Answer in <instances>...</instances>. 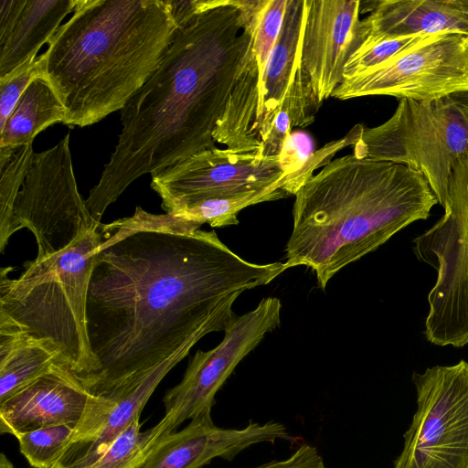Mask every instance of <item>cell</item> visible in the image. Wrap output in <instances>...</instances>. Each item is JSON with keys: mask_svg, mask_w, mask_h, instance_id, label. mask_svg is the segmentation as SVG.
<instances>
[{"mask_svg": "<svg viewBox=\"0 0 468 468\" xmlns=\"http://www.w3.org/2000/svg\"><path fill=\"white\" fill-rule=\"evenodd\" d=\"M200 227L141 207L100 225L104 240L86 302L95 367L81 383L90 394H109L182 346L224 332L241 293L288 269L248 261Z\"/></svg>", "mask_w": 468, "mask_h": 468, "instance_id": "6da1fadb", "label": "cell"}, {"mask_svg": "<svg viewBox=\"0 0 468 468\" xmlns=\"http://www.w3.org/2000/svg\"><path fill=\"white\" fill-rule=\"evenodd\" d=\"M250 46L233 0H214L176 28L157 69L121 111L118 143L84 200L96 223L143 175L216 148L213 133Z\"/></svg>", "mask_w": 468, "mask_h": 468, "instance_id": "7a4b0ae2", "label": "cell"}, {"mask_svg": "<svg viewBox=\"0 0 468 468\" xmlns=\"http://www.w3.org/2000/svg\"><path fill=\"white\" fill-rule=\"evenodd\" d=\"M436 204L423 175L410 166L353 154L336 158L295 195L285 263L311 269L324 290L343 268L427 219Z\"/></svg>", "mask_w": 468, "mask_h": 468, "instance_id": "3957f363", "label": "cell"}, {"mask_svg": "<svg viewBox=\"0 0 468 468\" xmlns=\"http://www.w3.org/2000/svg\"><path fill=\"white\" fill-rule=\"evenodd\" d=\"M176 26L165 0H79L48 43L45 77L85 127L122 111L157 69Z\"/></svg>", "mask_w": 468, "mask_h": 468, "instance_id": "277c9868", "label": "cell"}, {"mask_svg": "<svg viewBox=\"0 0 468 468\" xmlns=\"http://www.w3.org/2000/svg\"><path fill=\"white\" fill-rule=\"evenodd\" d=\"M102 241L90 229L67 249L25 263L10 279L12 267L1 268L0 313L26 335L58 353L61 363L82 382L95 361L87 332L86 302L90 273Z\"/></svg>", "mask_w": 468, "mask_h": 468, "instance_id": "5b68a950", "label": "cell"}, {"mask_svg": "<svg viewBox=\"0 0 468 468\" xmlns=\"http://www.w3.org/2000/svg\"><path fill=\"white\" fill-rule=\"evenodd\" d=\"M463 94L433 101L399 100L382 124L363 127L353 154L405 165L420 172L442 207L454 163L468 152Z\"/></svg>", "mask_w": 468, "mask_h": 468, "instance_id": "8992f818", "label": "cell"}, {"mask_svg": "<svg viewBox=\"0 0 468 468\" xmlns=\"http://www.w3.org/2000/svg\"><path fill=\"white\" fill-rule=\"evenodd\" d=\"M441 217L412 239V251L436 271L428 293L427 341L439 346L468 344V152L453 165Z\"/></svg>", "mask_w": 468, "mask_h": 468, "instance_id": "52a82bcc", "label": "cell"}, {"mask_svg": "<svg viewBox=\"0 0 468 468\" xmlns=\"http://www.w3.org/2000/svg\"><path fill=\"white\" fill-rule=\"evenodd\" d=\"M100 225L79 193L68 133L53 147L34 153L7 230L0 239V252L4 253L10 237L24 228L35 236L36 258L41 259L67 249Z\"/></svg>", "mask_w": 468, "mask_h": 468, "instance_id": "ba28073f", "label": "cell"}, {"mask_svg": "<svg viewBox=\"0 0 468 468\" xmlns=\"http://www.w3.org/2000/svg\"><path fill=\"white\" fill-rule=\"evenodd\" d=\"M417 410L392 468H468V362L412 374Z\"/></svg>", "mask_w": 468, "mask_h": 468, "instance_id": "9c48e42d", "label": "cell"}, {"mask_svg": "<svg viewBox=\"0 0 468 468\" xmlns=\"http://www.w3.org/2000/svg\"><path fill=\"white\" fill-rule=\"evenodd\" d=\"M281 312L279 298L265 297L253 310L233 319L216 347L196 352L182 380L163 398L164 417L144 431L145 455L160 439L176 431L186 420L211 412L217 392L235 367L268 333L280 326Z\"/></svg>", "mask_w": 468, "mask_h": 468, "instance_id": "30bf717a", "label": "cell"}, {"mask_svg": "<svg viewBox=\"0 0 468 468\" xmlns=\"http://www.w3.org/2000/svg\"><path fill=\"white\" fill-rule=\"evenodd\" d=\"M468 94V35L427 34L384 63L344 80L333 92L339 100L386 95L433 101Z\"/></svg>", "mask_w": 468, "mask_h": 468, "instance_id": "8fae6325", "label": "cell"}, {"mask_svg": "<svg viewBox=\"0 0 468 468\" xmlns=\"http://www.w3.org/2000/svg\"><path fill=\"white\" fill-rule=\"evenodd\" d=\"M151 187L167 214L207 199L224 198L263 189L287 176L280 156L261 151L242 153L229 148L204 150L151 174Z\"/></svg>", "mask_w": 468, "mask_h": 468, "instance_id": "7c38bea8", "label": "cell"}, {"mask_svg": "<svg viewBox=\"0 0 468 468\" xmlns=\"http://www.w3.org/2000/svg\"><path fill=\"white\" fill-rule=\"evenodd\" d=\"M288 0H234L242 27L250 33V48L239 66L232 92L213 139L227 148L260 151L255 136L260 87L279 35Z\"/></svg>", "mask_w": 468, "mask_h": 468, "instance_id": "4fadbf2b", "label": "cell"}, {"mask_svg": "<svg viewBox=\"0 0 468 468\" xmlns=\"http://www.w3.org/2000/svg\"><path fill=\"white\" fill-rule=\"evenodd\" d=\"M359 0H304L300 45L303 77L320 104L344 81V69L364 40Z\"/></svg>", "mask_w": 468, "mask_h": 468, "instance_id": "5bb4252c", "label": "cell"}, {"mask_svg": "<svg viewBox=\"0 0 468 468\" xmlns=\"http://www.w3.org/2000/svg\"><path fill=\"white\" fill-rule=\"evenodd\" d=\"M194 346L188 344L182 346L109 394H90L71 439L56 463L80 468L101 458L128 425L141 416L162 379L188 355Z\"/></svg>", "mask_w": 468, "mask_h": 468, "instance_id": "9a60e30c", "label": "cell"}, {"mask_svg": "<svg viewBox=\"0 0 468 468\" xmlns=\"http://www.w3.org/2000/svg\"><path fill=\"white\" fill-rule=\"evenodd\" d=\"M304 0H288L279 35L270 54L259 96L255 136L259 148L268 137L282 108L292 127L311 124L322 104L303 77L300 45Z\"/></svg>", "mask_w": 468, "mask_h": 468, "instance_id": "2e32d148", "label": "cell"}, {"mask_svg": "<svg viewBox=\"0 0 468 468\" xmlns=\"http://www.w3.org/2000/svg\"><path fill=\"white\" fill-rule=\"evenodd\" d=\"M276 440L295 441L280 422L250 421L241 429H226L205 412L160 439L136 468H202L216 458L232 461L254 444Z\"/></svg>", "mask_w": 468, "mask_h": 468, "instance_id": "e0dca14e", "label": "cell"}, {"mask_svg": "<svg viewBox=\"0 0 468 468\" xmlns=\"http://www.w3.org/2000/svg\"><path fill=\"white\" fill-rule=\"evenodd\" d=\"M90 395L72 372L58 365L0 404V431L16 437L54 425L75 428Z\"/></svg>", "mask_w": 468, "mask_h": 468, "instance_id": "ac0fdd59", "label": "cell"}, {"mask_svg": "<svg viewBox=\"0 0 468 468\" xmlns=\"http://www.w3.org/2000/svg\"><path fill=\"white\" fill-rule=\"evenodd\" d=\"M79 0H0V80L37 59Z\"/></svg>", "mask_w": 468, "mask_h": 468, "instance_id": "d6986e66", "label": "cell"}, {"mask_svg": "<svg viewBox=\"0 0 468 468\" xmlns=\"http://www.w3.org/2000/svg\"><path fill=\"white\" fill-rule=\"evenodd\" d=\"M364 45L418 34L454 32L468 35V14L452 0H378L361 2ZM360 46V47H361Z\"/></svg>", "mask_w": 468, "mask_h": 468, "instance_id": "ffe728a7", "label": "cell"}, {"mask_svg": "<svg viewBox=\"0 0 468 468\" xmlns=\"http://www.w3.org/2000/svg\"><path fill=\"white\" fill-rule=\"evenodd\" d=\"M58 365L63 364L56 349L0 313V404Z\"/></svg>", "mask_w": 468, "mask_h": 468, "instance_id": "44dd1931", "label": "cell"}, {"mask_svg": "<svg viewBox=\"0 0 468 468\" xmlns=\"http://www.w3.org/2000/svg\"><path fill=\"white\" fill-rule=\"evenodd\" d=\"M66 108L45 76L27 86L0 130V147H15L33 143L46 128L64 122Z\"/></svg>", "mask_w": 468, "mask_h": 468, "instance_id": "7402d4cb", "label": "cell"}, {"mask_svg": "<svg viewBox=\"0 0 468 468\" xmlns=\"http://www.w3.org/2000/svg\"><path fill=\"white\" fill-rule=\"evenodd\" d=\"M287 176L263 189L236 197L203 200L186 206L173 216L202 226L226 227L239 224L238 214L252 205L290 197ZM171 215V214H170Z\"/></svg>", "mask_w": 468, "mask_h": 468, "instance_id": "603a6c76", "label": "cell"}, {"mask_svg": "<svg viewBox=\"0 0 468 468\" xmlns=\"http://www.w3.org/2000/svg\"><path fill=\"white\" fill-rule=\"evenodd\" d=\"M34 154L32 143L0 147V239L5 236L15 199L21 189Z\"/></svg>", "mask_w": 468, "mask_h": 468, "instance_id": "cb8c5ba5", "label": "cell"}, {"mask_svg": "<svg viewBox=\"0 0 468 468\" xmlns=\"http://www.w3.org/2000/svg\"><path fill=\"white\" fill-rule=\"evenodd\" d=\"M74 427L62 424L18 434L19 451L33 468H51L69 444Z\"/></svg>", "mask_w": 468, "mask_h": 468, "instance_id": "d4e9b609", "label": "cell"}, {"mask_svg": "<svg viewBox=\"0 0 468 468\" xmlns=\"http://www.w3.org/2000/svg\"><path fill=\"white\" fill-rule=\"evenodd\" d=\"M140 417L135 418L115 439L103 455L80 468H136L144 459ZM51 468H73L56 463Z\"/></svg>", "mask_w": 468, "mask_h": 468, "instance_id": "484cf974", "label": "cell"}, {"mask_svg": "<svg viewBox=\"0 0 468 468\" xmlns=\"http://www.w3.org/2000/svg\"><path fill=\"white\" fill-rule=\"evenodd\" d=\"M427 34H418L396 38H386L361 46L349 58L344 69V80L360 75L414 45Z\"/></svg>", "mask_w": 468, "mask_h": 468, "instance_id": "4316f807", "label": "cell"}, {"mask_svg": "<svg viewBox=\"0 0 468 468\" xmlns=\"http://www.w3.org/2000/svg\"><path fill=\"white\" fill-rule=\"evenodd\" d=\"M45 76L44 58L40 55L28 65L21 68L14 75L0 80V130L16 107L27 86L36 78Z\"/></svg>", "mask_w": 468, "mask_h": 468, "instance_id": "83f0119b", "label": "cell"}, {"mask_svg": "<svg viewBox=\"0 0 468 468\" xmlns=\"http://www.w3.org/2000/svg\"><path fill=\"white\" fill-rule=\"evenodd\" d=\"M253 468H327L318 450L310 444L300 445L289 457L273 460Z\"/></svg>", "mask_w": 468, "mask_h": 468, "instance_id": "f1b7e54d", "label": "cell"}, {"mask_svg": "<svg viewBox=\"0 0 468 468\" xmlns=\"http://www.w3.org/2000/svg\"><path fill=\"white\" fill-rule=\"evenodd\" d=\"M292 122L287 109L282 108L277 114L272 128L261 144L260 151L263 156H278L292 133Z\"/></svg>", "mask_w": 468, "mask_h": 468, "instance_id": "f546056e", "label": "cell"}, {"mask_svg": "<svg viewBox=\"0 0 468 468\" xmlns=\"http://www.w3.org/2000/svg\"><path fill=\"white\" fill-rule=\"evenodd\" d=\"M176 27L213 5L214 0H165Z\"/></svg>", "mask_w": 468, "mask_h": 468, "instance_id": "4dcf8cb0", "label": "cell"}, {"mask_svg": "<svg viewBox=\"0 0 468 468\" xmlns=\"http://www.w3.org/2000/svg\"><path fill=\"white\" fill-rule=\"evenodd\" d=\"M0 468H16L4 452L0 454Z\"/></svg>", "mask_w": 468, "mask_h": 468, "instance_id": "1f68e13d", "label": "cell"}, {"mask_svg": "<svg viewBox=\"0 0 468 468\" xmlns=\"http://www.w3.org/2000/svg\"><path fill=\"white\" fill-rule=\"evenodd\" d=\"M452 2L459 9L468 14V0H452Z\"/></svg>", "mask_w": 468, "mask_h": 468, "instance_id": "d6a6232c", "label": "cell"}, {"mask_svg": "<svg viewBox=\"0 0 468 468\" xmlns=\"http://www.w3.org/2000/svg\"><path fill=\"white\" fill-rule=\"evenodd\" d=\"M462 104H463V109L465 110V112H466V113L468 115V94H463V95Z\"/></svg>", "mask_w": 468, "mask_h": 468, "instance_id": "836d02e7", "label": "cell"}]
</instances>
